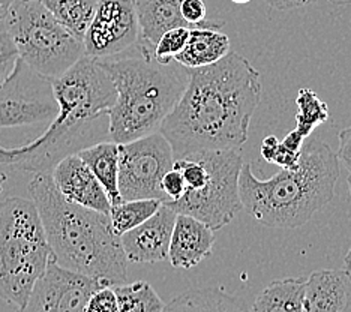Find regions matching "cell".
Masks as SVG:
<instances>
[{
    "label": "cell",
    "mask_w": 351,
    "mask_h": 312,
    "mask_svg": "<svg viewBox=\"0 0 351 312\" xmlns=\"http://www.w3.org/2000/svg\"><path fill=\"white\" fill-rule=\"evenodd\" d=\"M263 96L261 74L230 51L210 67L189 69L179 102L161 125L174 159L197 152L241 149Z\"/></svg>",
    "instance_id": "1"
},
{
    "label": "cell",
    "mask_w": 351,
    "mask_h": 312,
    "mask_svg": "<svg viewBox=\"0 0 351 312\" xmlns=\"http://www.w3.org/2000/svg\"><path fill=\"white\" fill-rule=\"evenodd\" d=\"M58 116L36 140L19 147L0 144V164L34 174H51L63 158L95 144L98 123L116 102V87L97 59L83 56L53 80ZM99 143V141H97Z\"/></svg>",
    "instance_id": "2"
},
{
    "label": "cell",
    "mask_w": 351,
    "mask_h": 312,
    "mask_svg": "<svg viewBox=\"0 0 351 312\" xmlns=\"http://www.w3.org/2000/svg\"><path fill=\"white\" fill-rule=\"evenodd\" d=\"M29 194L41 216L51 259L106 287L128 283V260L110 216L66 202L51 174H35Z\"/></svg>",
    "instance_id": "3"
},
{
    "label": "cell",
    "mask_w": 351,
    "mask_h": 312,
    "mask_svg": "<svg viewBox=\"0 0 351 312\" xmlns=\"http://www.w3.org/2000/svg\"><path fill=\"white\" fill-rule=\"evenodd\" d=\"M339 174V159L329 144L311 139L303 143L294 170L281 168L261 180L251 164H243L239 192L252 219L272 228H298L332 202Z\"/></svg>",
    "instance_id": "4"
},
{
    "label": "cell",
    "mask_w": 351,
    "mask_h": 312,
    "mask_svg": "<svg viewBox=\"0 0 351 312\" xmlns=\"http://www.w3.org/2000/svg\"><path fill=\"white\" fill-rule=\"evenodd\" d=\"M97 60L116 87V102L108 111L110 140L125 144L159 132L185 91L189 69L178 62L162 65L138 51Z\"/></svg>",
    "instance_id": "5"
},
{
    "label": "cell",
    "mask_w": 351,
    "mask_h": 312,
    "mask_svg": "<svg viewBox=\"0 0 351 312\" xmlns=\"http://www.w3.org/2000/svg\"><path fill=\"white\" fill-rule=\"evenodd\" d=\"M50 260L35 203L25 197L0 203V299L20 311Z\"/></svg>",
    "instance_id": "6"
},
{
    "label": "cell",
    "mask_w": 351,
    "mask_h": 312,
    "mask_svg": "<svg viewBox=\"0 0 351 312\" xmlns=\"http://www.w3.org/2000/svg\"><path fill=\"white\" fill-rule=\"evenodd\" d=\"M17 48L19 59L54 80L84 56L78 41L56 20L39 0H17L3 21V29Z\"/></svg>",
    "instance_id": "7"
},
{
    "label": "cell",
    "mask_w": 351,
    "mask_h": 312,
    "mask_svg": "<svg viewBox=\"0 0 351 312\" xmlns=\"http://www.w3.org/2000/svg\"><path fill=\"white\" fill-rule=\"evenodd\" d=\"M207 168L206 185L198 191H185L174 203H167L176 213L189 215L204 222L213 231L224 228L243 209L239 176L243 158L239 150L197 152Z\"/></svg>",
    "instance_id": "8"
},
{
    "label": "cell",
    "mask_w": 351,
    "mask_h": 312,
    "mask_svg": "<svg viewBox=\"0 0 351 312\" xmlns=\"http://www.w3.org/2000/svg\"><path fill=\"white\" fill-rule=\"evenodd\" d=\"M174 154L161 132L119 144V194L122 200L164 202L161 180L173 168Z\"/></svg>",
    "instance_id": "9"
},
{
    "label": "cell",
    "mask_w": 351,
    "mask_h": 312,
    "mask_svg": "<svg viewBox=\"0 0 351 312\" xmlns=\"http://www.w3.org/2000/svg\"><path fill=\"white\" fill-rule=\"evenodd\" d=\"M58 111L53 80L39 75L19 59L0 86V128L50 125Z\"/></svg>",
    "instance_id": "10"
},
{
    "label": "cell",
    "mask_w": 351,
    "mask_h": 312,
    "mask_svg": "<svg viewBox=\"0 0 351 312\" xmlns=\"http://www.w3.org/2000/svg\"><path fill=\"white\" fill-rule=\"evenodd\" d=\"M138 36L134 0H98L97 11L83 39L84 56L92 59L121 56L135 47Z\"/></svg>",
    "instance_id": "11"
},
{
    "label": "cell",
    "mask_w": 351,
    "mask_h": 312,
    "mask_svg": "<svg viewBox=\"0 0 351 312\" xmlns=\"http://www.w3.org/2000/svg\"><path fill=\"white\" fill-rule=\"evenodd\" d=\"M99 287L106 285L63 269L51 259L19 312H84L87 300Z\"/></svg>",
    "instance_id": "12"
},
{
    "label": "cell",
    "mask_w": 351,
    "mask_h": 312,
    "mask_svg": "<svg viewBox=\"0 0 351 312\" xmlns=\"http://www.w3.org/2000/svg\"><path fill=\"white\" fill-rule=\"evenodd\" d=\"M176 216L178 213L169 206L161 204L147 221L122 235L121 243L128 263L154 264L169 260Z\"/></svg>",
    "instance_id": "13"
},
{
    "label": "cell",
    "mask_w": 351,
    "mask_h": 312,
    "mask_svg": "<svg viewBox=\"0 0 351 312\" xmlns=\"http://www.w3.org/2000/svg\"><path fill=\"white\" fill-rule=\"evenodd\" d=\"M51 179L56 189L66 202L110 215L111 204L106 191L77 154L63 158L53 168Z\"/></svg>",
    "instance_id": "14"
},
{
    "label": "cell",
    "mask_w": 351,
    "mask_h": 312,
    "mask_svg": "<svg viewBox=\"0 0 351 312\" xmlns=\"http://www.w3.org/2000/svg\"><path fill=\"white\" fill-rule=\"evenodd\" d=\"M303 312H351V272L315 270L306 278Z\"/></svg>",
    "instance_id": "15"
},
{
    "label": "cell",
    "mask_w": 351,
    "mask_h": 312,
    "mask_svg": "<svg viewBox=\"0 0 351 312\" xmlns=\"http://www.w3.org/2000/svg\"><path fill=\"white\" fill-rule=\"evenodd\" d=\"M215 231L189 215L178 213L174 221L169 260L176 269H193L212 254Z\"/></svg>",
    "instance_id": "16"
},
{
    "label": "cell",
    "mask_w": 351,
    "mask_h": 312,
    "mask_svg": "<svg viewBox=\"0 0 351 312\" xmlns=\"http://www.w3.org/2000/svg\"><path fill=\"white\" fill-rule=\"evenodd\" d=\"M182 0H134L140 36L135 44L145 58H154V48L165 32L186 27L180 15Z\"/></svg>",
    "instance_id": "17"
},
{
    "label": "cell",
    "mask_w": 351,
    "mask_h": 312,
    "mask_svg": "<svg viewBox=\"0 0 351 312\" xmlns=\"http://www.w3.org/2000/svg\"><path fill=\"white\" fill-rule=\"evenodd\" d=\"M231 51L230 38L215 29H191L185 48L174 59L186 69L210 67Z\"/></svg>",
    "instance_id": "18"
},
{
    "label": "cell",
    "mask_w": 351,
    "mask_h": 312,
    "mask_svg": "<svg viewBox=\"0 0 351 312\" xmlns=\"http://www.w3.org/2000/svg\"><path fill=\"white\" fill-rule=\"evenodd\" d=\"M77 155L90 168L95 178L102 185L110 200V204L122 202L119 194V144L114 141H99L84 147Z\"/></svg>",
    "instance_id": "19"
},
{
    "label": "cell",
    "mask_w": 351,
    "mask_h": 312,
    "mask_svg": "<svg viewBox=\"0 0 351 312\" xmlns=\"http://www.w3.org/2000/svg\"><path fill=\"white\" fill-rule=\"evenodd\" d=\"M162 312H251L243 303L221 288H194L179 294Z\"/></svg>",
    "instance_id": "20"
},
{
    "label": "cell",
    "mask_w": 351,
    "mask_h": 312,
    "mask_svg": "<svg viewBox=\"0 0 351 312\" xmlns=\"http://www.w3.org/2000/svg\"><path fill=\"white\" fill-rule=\"evenodd\" d=\"M306 278H284L270 283L257 298L251 312H303Z\"/></svg>",
    "instance_id": "21"
},
{
    "label": "cell",
    "mask_w": 351,
    "mask_h": 312,
    "mask_svg": "<svg viewBox=\"0 0 351 312\" xmlns=\"http://www.w3.org/2000/svg\"><path fill=\"white\" fill-rule=\"evenodd\" d=\"M71 35L83 43L98 0H39Z\"/></svg>",
    "instance_id": "22"
},
{
    "label": "cell",
    "mask_w": 351,
    "mask_h": 312,
    "mask_svg": "<svg viewBox=\"0 0 351 312\" xmlns=\"http://www.w3.org/2000/svg\"><path fill=\"white\" fill-rule=\"evenodd\" d=\"M159 200H122L121 203L111 204L110 207V221L113 226L114 233L121 237L122 235L138 227L140 224L147 221L159 207Z\"/></svg>",
    "instance_id": "23"
},
{
    "label": "cell",
    "mask_w": 351,
    "mask_h": 312,
    "mask_svg": "<svg viewBox=\"0 0 351 312\" xmlns=\"http://www.w3.org/2000/svg\"><path fill=\"white\" fill-rule=\"evenodd\" d=\"M119 312H162L164 302L146 281L114 287Z\"/></svg>",
    "instance_id": "24"
},
{
    "label": "cell",
    "mask_w": 351,
    "mask_h": 312,
    "mask_svg": "<svg viewBox=\"0 0 351 312\" xmlns=\"http://www.w3.org/2000/svg\"><path fill=\"white\" fill-rule=\"evenodd\" d=\"M298 115H296V131L303 140H306L311 132L317 126L323 125L329 117V108L327 104L323 102L318 95L311 89H300L296 98Z\"/></svg>",
    "instance_id": "25"
},
{
    "label": "cell",
    "mask_w": 351,
    "mask_h": 312,
    "mask_svg": "<svg viewBox=\"0 0 351 312\" xmlns=\"http://www.w3.org/2000/svg\"><path fill=\"white\" fill-rule=\"evenodd\" d=\"M189 30L188 27H176L165 32L154 48V59L162 65L174 62L186 45Z\"/></svg>",
    "instance_id": "26"
},
{
    "label": "cell",
    "mask_w": 351,
    "mask_h": 312,
    "mask_svg": "<svg viewBox=\"0 0 351 312\" xmlns=\"http://www.w3.org/2000/svg\"><path fill=\"white\" fill-rule=\"evenodd\" d=\"M180 15L188 29H215L224 27V21L207 19V6L204 0H182Z\"/></svg>",
    "instance_id": "27"
},
{
    "label": "cell",
    "mask_w": 351,
    "mask_h": 312,
    "mask_svg": "<svg viewBox=\"0 0 351 312\" xmlns=\"http://www.w3.org/2000/svg\"><path fill=\"white\" fill-rule=\"evenodd\" d=\"M84 312H119V300L114 287H99L86 303Z\"/></svg>",
    "instance_id": "28"
},
{
    "label": "cell",
    "mask_w": 351,
    "mask_h": 312,
    "mask_svg": "<svg viewBox=\"0 0 351 312\" xmlns=\"http://www.w3.org/2000/svg\"><path fill=\"white\" fill-rule=\"evenodd\" d=\"M161 191L164 194L162 204L179 202L183 194H185V180H183V176L180 174V171L176 170L174 167L164 174V178L161 180Z\"/></svg>",
    "instance_id": "29"
},
{
    "label": "cell",
    "mask_w": 351,
    "mask_h": 312,
    "mask_svg": "<svg viewBox=\"0 0 351 312\" xmlns=\"http://www.w3.org/2000/svg\"><path fill=\"white\" fill-rule=\"evenodd\" d=\"M17 60V48L14 47L10 35L5 30H0V86L11 74Z\"/></svg>",
    "instance_id": "30"
},
{
    "label": "cell",
    "mask_w": 351,
    "mask_h": 312,
    "mask_svg": "<svg viewBox=\"0 0 351 312\" xmlns=\"http://www.w3.org/2000/svg\"><path fill=\"white\" fill-rule=\"evenodd\" d=\"M339 140V149H338V159L339 164L344 165L347 170L351 173V126L346 128L338 134Z\"/></svg>",
    "instance_id": "31"
},
{
    "label": "cell",
    "mask_w": 351,
    "mask_h": 312,
    "mask_svg": "<svg viewBox=\"0 0 351 312\" xmlns=\"http://www.w3.org/2000/svg\"><path fill=\"white\" fill-rule=\"evenodd\" d=\"M314 0H267V3L278 11H290V10H298V8L306 6L313 3Z\"/></svg>",
    "instance_id": "32"
},
{
    "label": "cell",
    "mask_w": 351,
    "mask_h": 312,
    "mask_svg": "<svg viewBox=\"0 0 351 312\" xmlns=\"http://www.w3.org/2000/svg\"><path fill=\"white\" fill-rule=\"evenodd\" d=\"M17 2V0H0V23H3L8 12H10L11 6Z\"/></svg>",
    "instance_id": "33"
},
{
    "label": "cell",
    "mask_w": 351,
    "mask_h": 312,
    "mask_svg": "<svg viewBox=\"0 0 351 312\" xmlns=\"http://www.w3.org/2000/svg\"><path fill=\"white\" fill-rule=\"evenodd\" d=\"M344 267L351 272V246H350V250H348L346 259H344Z\"/></svg>",
    "instance_id": "34"
},
{
    "label": "cell",
    "mask_w": 351,
    "mask_h": 312,
    "mask_svg": "<svg viewBox=\"0 0 351 312\" xmlns=\"http://www.w3.org/2000/svg\"><path fill=\"white\" fill-rule=\"evenodd\" d=\"M231 2H234V3H248V2H251V0H231Z\"/></svg>",
    "instance_id": "35"
},
{
    "label": "cell",
    "mask_w": 351,
    "mask_h": 312,
    "mask_svg": "<svg viewBox=\"0 0 351 312\" xmlns=\"http://www.w3.org/2000/svg\"><path fill=\"white\" fill-rule=\"evenodd\" d=\"M347 183H348V189H350V195H351V173H350V176H348Z\"/></svg>",
    "instance_id": "36"
}]
</instances>
